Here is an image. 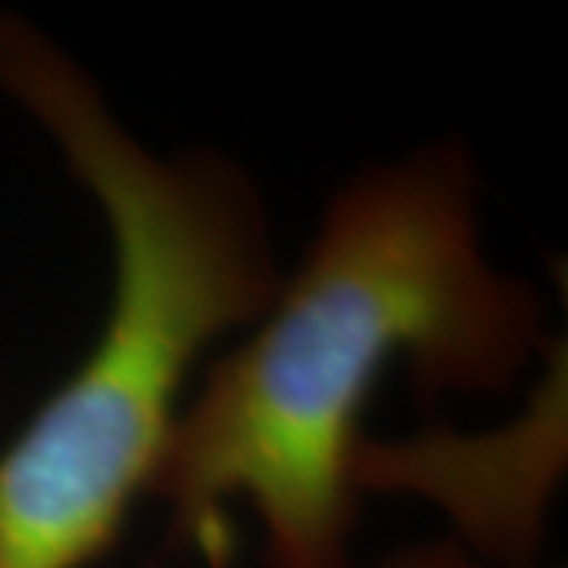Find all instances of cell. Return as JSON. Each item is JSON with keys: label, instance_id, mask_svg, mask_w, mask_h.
I'll use <instances>...</instances> for the list:
<instances>
[{"label": "cell", "instance_id": "obj_2", "mask_svg": "<svg viewBox=\"0 0 568 568\" xmlns=\"http://www.w3.org/2000/svg\"><path fill=\"white\" fill-rule=\"evenodd\" d=\"M0 95L58 149L111 244L99 335L0 448V568H92L152 496L196 366L263 316L282 265L244 164L152 152L63 44L7 10Z\"/></svg>", "mask_w": 568, "mask_h": 568}, {"label": "cell", "instance_id": "obj_3", "mask_svg": "<svg viewBox=\"0 0 568 568\" xmlns=\"http://www.w3.org/2000/svg\"><path fill=\"white\" fill-rule=\"evenodd\" d=\"M566 474V345L552 342L525 414L487 433L426 429L410 439L366 436L354 484L420 496L446 511L462 547L503 568H530Z\"/></svg>", "mask_w": 568, "mask_h": 568}, {"label": "cell", "instance_id": "obj_4", "mask_svg": "<svg viewBox=\"0 0 568 568\" xmlns=\"http://www.w3.org/2000/svg\"><path fill=\"white\" fill-rule=\"evenodd\" d=\"M376 568H503L489 566L480 556H474L458 540H439V544H414V547L395 549Z\"/></svg>", "mask_w": 568, "mask_h": 568}, {"label": "cell", "instance_id": "obj_1", "mask_svg": "<svg viewBox=\"0 0 568 568\" xmlns=\"http://www.w3.org/2000/svg\"><path fill=\"white\" fill-rule=\"evenodd\" d=\"M186 395L152 496L171 537L231 566L234 508L268 568H345L373 392L407 369L424 407L506 398L547 361L537 287L489 260L480 174L462 140L426 142L338 183L265 313Z\"/></svg>", "mask_w": 568, "mask_h": 568}]
</instances>
